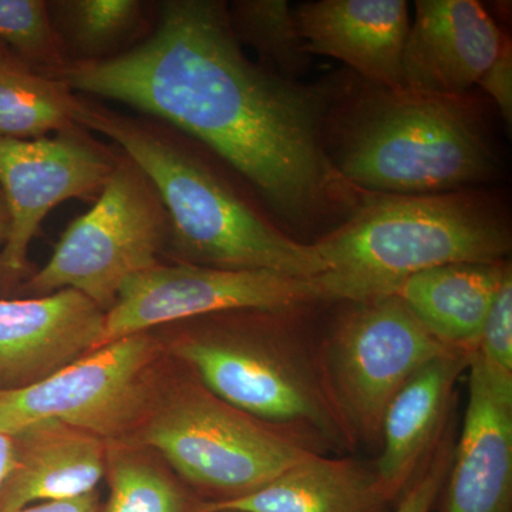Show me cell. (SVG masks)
Returning <instances> with one entry per match:
<instances>
[{
	"instance_id": "cell-1",
	"label": "cell",
	"mask_w": 512,
	"mask_h": 512,
	"mask_svg": "<svg viewBox=\"0 0 512 512\" xmlns=\"http://www.w3.org/2000/svg\"><path fill=\"white\" fill-rule=\"evenodd\" d=\"M156 18L123 55L69 62L50 77L200 140L288 224L345 221L366 192L343 180L326 153L336 84L295 82L252 62L229 26L227 3L165 0Z\"/></svg>"
},
{
	"instance_id": "cell-2",
	"label": "cell",
	"mask_w": 512,
	"mask_h": 512,
	"mask_svg": "<svg viewBox=\"0 0 512 512\" xmlns=\"http://www.w3.org/2000/svg\"><path fill=\"white\" fill-rule=\"evenodd\" d=\"M244 309L183 320L171 355L211 393L323 456L355 451V434L330 384L322 339L295 313Z\"/></svg>"
},
{
	"instance_id": "cell-3",
	"label": "cell",
	"mask_w": 512,
	"mask_h": 512,
	"mask_svg": "<svg viewBox=\"0 0 512 512\" xmlns=\"http://www.w3.org/2000/svg\"><path fill=\"white\" fill-rule=\"evenodd\" d=\"M74 123L113 141L153 183L168 218L173 262L316 278L326 266L245 200L194 148L157 121L127 116L77 94Z\"/></svg>"
},
{
	"instance_id": "cell-4",
	"label": "cell",
	"mask_w": 512,
	"mask_h": 512,
	"mask_svg": "<svg viewBox=\"0 0 512 512\" xmlns=\"http://www.w3.org/2000/svg\"><path fill=\"white\" fill-rule=\"evenodd\" d=\"M323 136L343 180L370 194L463 191L497 173L483 111L468 94L336 86Z\"/></svg>"
},
{
	"instance_id": "cell-5",
	"label": "cell",
	"mask_w": 512,
	"mask_h": 512,
	"mask_svg": "<svg viewBox=\"0 0 512 512\" xmlns=\"http://www.w3.org/2000/svg\"><path fill=\"white\" fill-rule=\"evenodd\" d=\"M510 222L471 190L366 192L359 207L313 242L333 303L392 296L410 276L451 264H495L511 252Z\"/></svg>"
},
{
	"instance_id": "cell-6",
	"label": "cell",
	"mask_w": 512,
	"mask_h": 512,
	"mask_svg": "<svg viewBox=\"0 0 512 512\" xmlns=\"http://www.w3.org/2000/svg\"><path fill=\"white\" fill-rule=\"evenodd\" d=\"M133 443L157 450L204 501L254 493L315 454L225 403L192 373L153 406Z\"/></svg>"
},
{
	"instance_id": "cell-7",
	"label": "cell",
	"mask_w": 512,
	"mask_h": 512,
	"mask_svg": "<svg viewBox=\"0 0 512 512\" xmlns=\"http://www.w3.org/2000/svg\"><path fill=\"white\" fill-rule=\"evenodd\" d=\"M170 241V218L144 171L121 153L92 210L70 222L52 258L20 286L33 296L73 289L104 312L131 276L160 264Z\"/></svg>"
},
{
	"instance_id": "cell-8",
	"label": "cell",
	"mask_w": 512,
	"mask_h": 512,
	"mask_svg": "<svg viewBox=\"0 0 512 512\" xmlns=\"http://www.w3.org/2000/svg\"><path fill=\"white\" fill-rule=\"evenodd\" d=\"M160 340L148 332L114 340L26 389L0 392V431L56 420L107 443L137 430L154 406Z\"/></svg>"
},
{
	"instance_id": "cell-9",
	"label": "cell",
	"mask_w": 512,
	"mask_h": 512,
	"mask_svg": "<svg viewBox=\"0 0 512 512\" xmlns=\"http://www.w3.org/2000/svg\"><path fill=\"white\" fill-rule=\"evenodd\" d=\"M345 305L322 338L323 357L357 443L376 444L394 396L448 348L397 296Z\"/></svg>"
},
{
	"instance_id": "cell-10",
	"label": "cell",
	"mask_w": 512,
	"mask_h": 512,
	"mask_svg": "<svg viewBox=\"0 0 512 512\" xmlns=\"http://www.w3.org/2000/svg\"><path fill=\"white\" fill-rule=\"evenodd\" d=\"M119 157L80 126L37 140L0 137V191L10 218L0 251L2 298L35 275L29 248L47 215L64 201H96Z\"/></svg>"
},
{
	"instance_id": "cell-11",
	"label": "cell",
	"mask_w": 512,
	"mask_h": 512,
	"mask_svg": "<svg viewBox=\"0 0 512 512\" xmlns=\"http://www.w3.org/2000/svg\"><path fill=\"white\" fill-rule=\"evenodd\" d=\"M333 303L320 276L231 271L171 262L131 276L106 312L100 346L157 326L244 309H303Z\"/></svg>"
},
{
	"instance_id": "cell-12",
	"label": "cell",
	"mask_w": 512,
	"mask_h": 512,
	"mask_svg": "<svg viewBox=\"0 0 512 512\" xmlns=\"http://www.w3.org/2000/svg\"><path fill=\"white\" fill-rule=\"evenodd\" d=\"M463 429L440 512H512V373L471 357Z\"/></svg>"
},
{
	"instance_id": "cell-13",
	"label": "cell",
	"mask_w": 512,
	"mask_h": 512,
	"mask_svg": "<svg viewBox=\"0 0 512 512\" xmlns=\"http://www.w3.org/2000/svg\"><path fill=\"white\" fill-rule=\"evenodd\" d=\"M106 312L73 289L0 298V392L26 389L99 348Z\"/></svg>"
},
{
	"instance_id": "cell-14",
	"label": "cell",
	"mask_w": 512,
	"mask_h": 512,
	"mask_svg": "<svg viewBox=\"0 0 512 512\" xmlns=\"http://www.w3.org/2000/svg\"><path fill=\"white\" fill-rule=\"evenodd\" d=\"M505 39L477 0H417L403 52V90L464 96L497 59Z\"/></svg>"
},
{
	"instance_id": "cell-15",
	"label": "cell",
	"mask_w": 512,
	"mask_h": 512,
	"mask_svg": "<svg viewBox=\"0 0 512 512\" xmlns=\"http://www.w3.org/2000/svg\"><path fill=\"white\" fill-rule=\"evenodd\" d=\"M309 55L348 64L363 82L403 90L402 60L409 35L403 0H318L295 9Z\"/></svg>"
},
{
	"instance_id": "cell-16",
	"label": "cell",
	"mask_w": 512,
	"mask_h": 512,
	"mask_svg": "<svg viewBox=\"0 0 512 512\" xmlns=\"http://www.w3.org/2000/svg\"><path fill=\"white\" fill-rule=\"evenodd\" d=\"M474 353L460 349L441 353L404 384L387 407L380 434L382 451L373 470L390 504L399 501L450 427L454 389Z\"/></svg>"
},
{
	"instance_id": "cell-17",
	"label": "cell",
	"mask_w": 512,
	"mask_h": 512,
	"mask_svg": "<svg viewBox=\"0 0 512 512\" xmlns=\"http://www.w3.org/2000/svg\"><path fill=\"white\" fill-rule=\"evenodd\" d=\"M12 468L0 487V512L69 500L97 491L107 473L109 443L56 420L12 434Z\"/></svg>"
},
{
	"instance_id": "cell-18",
	"label": "cell",
	"mask_w": 512,
	"mask_h": 512,
	"mask_svg": "<svg viewBox=\"0 0 512 512\" xmlns=\"http://www.w3.org/2000/svg\"><path fill=\"white\" fill-rule=\"evenodd\" d=\"M375 470L348 456L312 454L254 493L204 501L198 512H389Z\"/></svg>"
},
{
	"instance_id": "cell-19",
	"label": "cell",
	"mask_w": 512,
	"mask_h": 512,
	"mask_svg": "<svg viewBox=\"0 0 512 512\" xmlns=\"http://www.w3.org/2000/svg\"><path fill=\"white\" fill-rule=\"evenodd\" d=\"M510 261L451 264L407 278L394 296L448 349L476 352L484 320Z\"/></svg>"
},
{
	"instance_id": "cell-20",
	"label": "cell",
	"mask_w": 512,
	"mask_h": 512,
	"mask_svg": "<svg viewBox=\"0 0 512 512\" xmlns=\"http://www.w3.org/2000/svg\"><path fill=\"white\" fill-rule=\"evenodd\" d=\"M47 6L69 62L113 59L151 32L150 5L140 0H55Z\"/></svg>"
},
{
	"instance_id": "cell-21",
	"label": "cell",
	"mask_w": 512,
	"mask_h": 512,
	"mask_svg": "<svg viewBox=\"0 0 512 512\" xmlns=\"http://www.w3.org/2000/svg\"><path fill=\"white\" fill-rule=\"evenodd\" d=\"M77 93L55 77L23 63L0 69V137L37 140L79 126L73 111Z\"/></svg>"
},
{
	"instance_id": "cell-22",
	"label": "cell",
	"mask_w": 512,
	"mask_h": 512,
	"mask_svg": "<svg viewBox=\"0 0 512 512\" xmlns=\"http://www.w3.org/2000/svg\"><path fill=\"white\" fill-rule=\"evenodd\" d=\"M227 13L239 45L254 49L269 72L299 82L311 67L295 9L286 0H237L227 6Z\"/></svg>"
},
{
	"instance_id": "cell-23",
	"label": "cell",
	"mask_w": 512,
	"mask_h": 512,
	"mask_svg": "<svg viewBox=\"0 0 512 512\" xmlns=\"http://www.w3.org/2000/svg\"><path fill=\"white\" fill-rule=\"evenodd\" d=\"M110 497L101 512H198L201 498L136 451L109 446Z\"/></svg>"
},
{
	"instance_id": "cell-24",
	"label": "cell",
	"mask_w": 512,
	"mask_h": 512,
	"mask_svg": "<svg viewBox=\"0 0 512 512\" xmlns=\"http://www.w3.org/2000/svg\"><path fill=\"white\" fill-rule=\"evenodd\" d=\"M0 43L20 62L46 76L69 63L43 0H0Z\"/></svg>"
},
{
	"instance_id": "cell-25",
	"label": "cell",
	"mask_w": 512,
	"mask_h": 512,
	"mask_svg": "<svg viewBox=\"0 0 512 512\" xmlns=\"http://www.w3.org/2000/svg\"><path fill=\"white\" fill-rule=\"evenodd\" d=\"M476 352L488 365L512 373V271L505 272L484 320Z\"/></svg>"
},
{
	"instance_id": "cell-26",
	"label": "cell",
	"mask_w": 512,
	"mask_h": 512,
	"mask_svg": "<svg viewBox=\"0 0 512 512\" xmlns=\"http://www.w3.org/2000/svg\"><path fill=\"white\" fill-rule=\"evenodd\" d=\"M453 427H448L434 453L421 468L402 497L396 503L393 512H431L439 503L443 485L446 483L448 471L454 451Z\"/></svg>"
},
{
	"instance_id": "cell-27",
	"label": "cell",
	"mask_w": 512,
	"mask_h": 512,
	"mask_svg": "<svg viewBox=\"0 0 512 512\" xmlns=\"http://www.w3.org/2000/svg\"><path fill=\"white\" fill-rule=\"evenodd\" d=\"M478 86L497 104L505 123H512V47L511 40L505 39L494 63L481 77Z\"/></svg>"
},
{
	"instance_id": "cell-28",
	"label": "cell",
	"mask_w": 512,
	"mask_h": 512,
	"mask_svg": "<svg viewBox=\"0 0 512 512\" xmlns=\"http://www.w3.org/2000/svg\"><path fill=\"white\" fill-rule=\"evenodd\" d=\"M101 508L103 507H101L100 495L97 491H93L69 500L29 505L18 512H101Z\"/></svg>"
},
{
	"instance_id": "cell-29",
	"label": "cell",
	"mask_w": 512,
	"mask_h": 512,
	"mask_svg": "<svg viewBox=\"0 0 512 512\" xmlns=\"http://www.w3.org/2000/svg\"><path fill=\"white\" fill-rule=\"evenodd\" d=\"M13 441L12 436L0 431V487L12 468Z\"/></svg>"
},
{
	"instance_id": "cell-30",
	"label": "cell",
	"mask_w": 512,
	"mask_h": 512,
	"mask_svg": "<svg viewBox=\"0 0 512 512\" xmlns=\"http://www.w3.org/2000/svg\"><path fill=\"white\" fill-rule=\"evenodd\" d=\"M9 225L10 218L8 207H6L3 192L0 191V244H5L6 238H8Z\"/></svg>"
},
{
	"instance_id": "cell-31",
	"label": "cell",
	"mask_w": 512,
	"mask_h": 512,
	"mask_svg": "<svg viewBox=\"0 0 512 512\" xmlns=\"http://www.w3.org/2000/svg\"><path fill=\"white\" fill-rule=\"evenodd\" d=\"M16 63L22 62H20L18 57H16L15 55H13L12 52H10L8 47L3 45V43H0V69H5V67L13 66V64Z\"/></svg>"
}]
</instances>
